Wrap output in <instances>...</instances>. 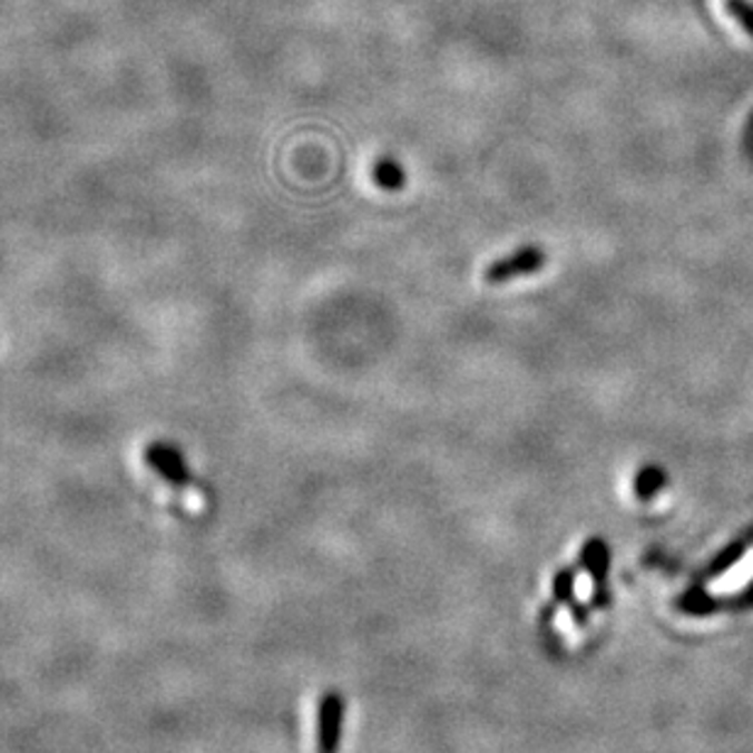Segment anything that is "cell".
<instances>
[{"mask_svg": "<svg viewBox=\"0 0 753 753\" xmlns=\"http://www.w3.org/2000/svg\"><path fill=\"white\" fill-rule=\"evenodd\" d=\"M145 462L159 480H165L172 487L192 485V470L182 456V450L165 441H155L145 448Z\"/></svg>", "mask_w": 753, "mask_h": 753, "instance_id": "1", "label": "cell"}, {"mask_svg": "<svg viewBox=\"0 0 753 753\" xmlns=\"http://www.w3.org/2000/svg\"><path fill=\"white\" fill-rule=\"evenodd\" d=\"M546 265V255L544 250L538 247H524L519 253H514L505 260L492 262V265L487 267L485 272V280L489 284H505L509 280H517L524 277V274H534Z\"/></svg>", "mask_w": 753, "mask_h": 753, "instance_id": "2", "label": "cell"}, {"mask_svg": "<svg viewBox=\"0 0 753 753\" xmlns=\"http://www.w3.org/2000/svg\"><path fill=\"white\" fill-rule=\"evenodd\" d=\"M341 722H343V700L329 695L321 705L319 753H335L338 734H341Z\"/></svg>", "mask_w": 753, "mask_h": 753, "instance_id": "3", "label": "cell"}, {"mask_svg": "<svg viewBox=\"0 0 753 753\" xmlns=\"http://www.w3.org/2000/svg\"><path fill=\"white\" fill-rule=\"evenodd\" d=\"M374 182L376 186L389 188V192H392V188H399L401 184H404V172H401L397 162L380 159L374 165Z\"/></svg>", "mask_w": 753, "mask_h": 753, "instance_id": "4", "label": "cell"}, {"mask_svg": "<svg viewBox=\"0 0 753 753\" xmlns=\"http://www.w3.org/2000/svg\"><path fill=\"white\" fill-rule=\"evenodd\" d=\"M663 482V475L661 470H644L642 475H638V480H636V489H638V495L642 497H651V495H656V489L661 487Z\"/></svg>", "mask_w": 753, "mask_h": 753, "instance_id": "5", "label": "cell"}]
</instances>
